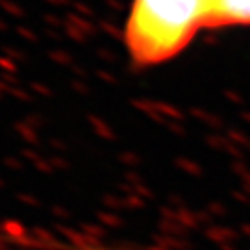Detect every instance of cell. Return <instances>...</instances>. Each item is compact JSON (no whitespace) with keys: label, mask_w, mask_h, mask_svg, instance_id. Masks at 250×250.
<instances>
[{"label":"cell","mask_w":250,"mask_h":250,"mask_svg":"<svg viewBox=\"0 0 250 250\" xmlns=\"http://www.w3.org/2000/svg\"><path fill=\"white\" fill-rule=\"evenodd\" d=\"M209 24V0H132L123 43L135 67H158L186 52Z\"/></svg>","instance_id":"obj_1"},{"label":"cell","mask_w":250,"mask_h":250,"mask_svg":"<svg viewBox=\"0 0 250 250\" xmlns=\"http://www.w3.org/2000/svg\"><path fill=\"white\" fill-rule=\"evenodd\" d=\"M211 24L209 30L219 28H250V0H209Z\"/></svg>","instance_id":"obj_2"}]
</instances>
